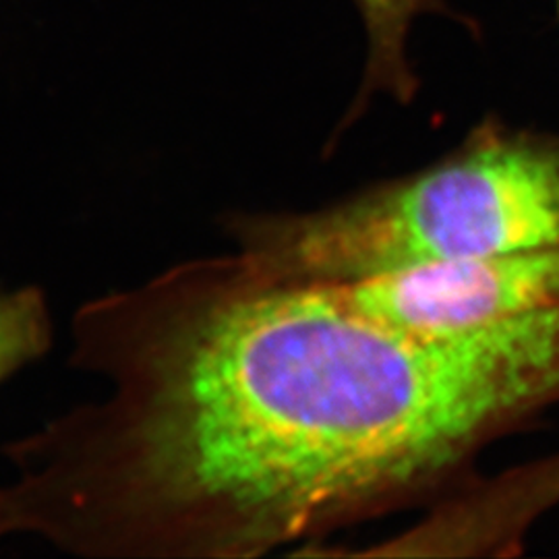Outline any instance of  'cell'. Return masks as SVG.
Here are the masks:
<instances>
[{
  "label": "cell",
  "mask_w": 559,
  "mask_h": 559,
  "mask_svg": "<svg viewBox=\"0 0 559 559\" xmlns=\"http://www.w3.org/2000/svg\"><path fill=\"white\" fill-rule=\"evenodd\" d=\"M52 346V318L40 286H0V383Z\"/></svg>",
  "instance_id": "cell-4"
},
{
  "label": "cell",
  "mask_w": 559,
  "mask_h": 559,
  "mask_svg": "<svg viewBox=\"0 0 559 559\" xmlns=\"http://www.w3.org/2000/svg\"><path fill=\"white\" fill-rule=\"evenodd\" d=\"M362 318L417 332L510 320L559 302V242L328 282Z\"/></svg>",
  "instance_id": "cell-2"
},
{
  "label": "cell",
  "mask_w": 559,
  "mask_h": 559,
  "mask_svg": "<svg viewBox=\"0 0 559 559\" xmlns=\"http://www.w3.org/2000/svg\"><path fill=\"white\" fill-rule=\"evenodd\" d=\"M367 32V64L355 110L369 96L385 92L408 100L417 90V78L408 60V36L425 13H438L441 0H355Z\"/></svg>",
  "instance_id": "cell-3"
},
{
  "label": "cell",
  "mask_w": 559,
  "mask_h": 559,
  "mask_svg": "<svg viewBox=\"0 0 559 559\" xmlns=\"http://www.w3.org/2000/svg\"><path fill=\"white\" fill-rule=\"evenodd\" d=\"M558 15H559V0H558Z\"/></svg>",
  "instance_id": "cell-5"
},
{
  "label": "cell",
  "mask_w": 559,
  "mask_h": 559,
  "mask_svg": "<svg viewBox=\"0 0 559 559\" xmlns=\"http://www.w3.org/2000/svg\"><path fill=\"white\" fill-rule=\"evenodd\" d=\"M224 230L272 274L357 282L559 242V135L485 120L450 156L313 212H237Z\"/></svg>",
  "instance_id": "cell-1"
}]
</instances>
